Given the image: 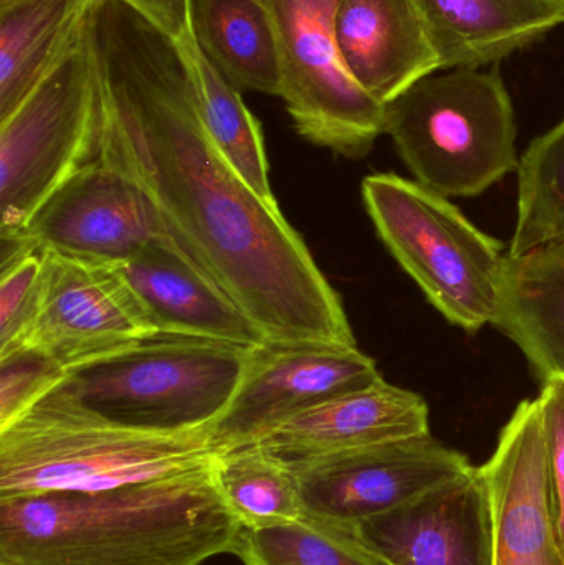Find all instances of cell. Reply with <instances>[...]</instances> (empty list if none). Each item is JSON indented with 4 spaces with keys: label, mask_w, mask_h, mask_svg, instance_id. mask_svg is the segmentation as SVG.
<instances>
[{
    "label": "cell",
    "mask_w": 564,
    "mask_h": 565,
    "mask_svg": "<svg viewBox=\"0 0 564 565\" xmlns=\"http://www.w3.org/2000/svg\"><path fill=\"white\" fill-rule=\"evenodd\" d=\"M492 326L519 345L542 384L564 379V244L507 254Z\"/></svg>",
    "instance_id": "19"
},
{
    "label": "cell",
    "mask_w": 564,
    "mask_h": 565,
    "mask_svg": "<svg viewBox=\"0 0 564 565\" xmlns=\"http://www.w3.org/2000/svg\"><path fill=\"white\" fill-rule=\"evenodd\" d=\"M195 40L238 92L281 96L280 50L264 0H192Z\"/></svg>",
    "instance_id": "21"
},
{
    "label": "cell",
    "mask_w": 564,
    "mask_h": 565,
    "mask_svg": "<svg viewBox=\"0 0 564 565\" xmlns=\"http://www.w3.org/2000/svg\"><path fill=\"white\" fill-rule=\"evenodd\" d=\"M251 351L211 339L149 335L70 369L42 402L136 430L211 427L231 404Z\"/></svg>",
    "instance_id": "4"
},
{
    "label": "cell",
    "mask_w": 564,
    "mask_h": 565,
    "mask_svg": "<svg viewBox=\"0 0 564 565\" xmlns=\"http://www.w3.org/2000/svg\"><path fill=\"white\" fill-rule=\"evenodd\" d=\"M42 252V298L25 344L70 371L156 334L116 265Z\"/></svg>",
    "instance_id": "12"
},
{
    "label": "cell",
    "mask_w": 564,
    "mask_h": 565,
    "mask_svg": "<svg viewBox=\"0 0 564 565\" xmlns=\"http://www.w3.org/2000/svg\"><path fill=\"white\" fill-rule=\"evenodd\" d=\"M440 70H480L564 25V0H413Z\"/></svg>",
    "instance_id": "18"
},
{
    "label": "cell",
    "mask_w": 564,
    "mask_h": 565,
    "mask_svg": "<svg viewBox=\"0 0 564 565\" xmlns=\"http://www.w3.org/2000/svg\"><path fill=\"white\" fill-rule=\"evenodd\" d=\"M353 527L387 565H493L492 514L479 468Z\"/></svg>",
    "instance_id": "14"
},
{
    "label": "cell",
    "mask_w": 564,
    "mask_h": 565,
    "mask_svg": "<svg viewBox=\"0 0 564 565\" xmlns=\"http://www.w3.org/2000/svg\"><path fill=\"white\" fill-rule=\"evenodd\" d=\"M234 556L244 565H387L353 526L307 513L287 523L242 527Z\"/></svg>",
    "instance_id": "24"
},
{
    "label": "cell",
    "mask_w": 564,
    "mask_h": 565,
    "mask_svg": "<svg viewBox=\"0 0 564 565\" xmlns=\"http://www.w3.org/2000/svg\"><path fill=\"white\" fill-rule=\"evenodd\" d=\"M88 36L102 102L98 158L141 188L185 257L268 341L358 345L304 238L209 138L182 45L121 0L95 3Z\"/></svg>",
    "instance_id": "1"
},
{
    "label": "cell",
    "mask_w": 564,
    "mask_h": 565,
    "mask_svg": "<svg viewBox=\"0 0 564 565\" xmlns=\"http://www.w3.org/2000/svg\"><path fill=\"white\" fill-rule=\"evenodd\" d=\"M211 473L242 527L287 523L305 514L290 467L258 444L215 451Z\"/></svg>",
    "instance_id": "23"
},
{
    "label": "cell",
    "mask_w": 564,
    "mask_h": 565,
    "mask_svg": "<svg viewBox=\"0 0 564 565\" xmlns=\"http://www.w3.org/2000/svg\"><path fill=\"white\" fill-rule=\"evenodd\" d=\"M211 427L148 431L36 404L0 430V501L98 493L201 470Z\"/></svg>",
    "instance_id": "3"
},
{
    "label": "cell",
    "mask_w": 564,
    "mask_h": 565,
    "mask_svg": "<svg viewBox=\"0 0 564 565\" xmlns=\"http://www.w3.org/2000/svg\"><path fill=\"white\" fill-rule=\"evenodd\" d=\"M285 463L305 513L348 526L404 507L476 468L430 434Z\"/></svg>",
    "instance_id": "10"
},
{
    "label": "cell",
    "mask_w": 564,
    "mask_h": 565,
    "mask_svg": "<svg viewBox=\"0 0 564 565\" xmlns=\"http://www.w3.org/2000/svg\"><path fill=\"white\" fill-rule=\"evenodd\" d=\"M98 0H23L0 10V122L39 86Z\"/></svg>",
    "instance_id": "20"
},
{
    "label": "cell",
    "mask_w": 564,
    "mask_h": 565,
    "mask_svg": "<svg viewBox=\"0 0 564 565\" xmlns=\"http://www.w3.org/2000/svg\"><path fill=\"white\" fill-rule=\"evenodd\" d=\"M19 2H23V0H0V10L9 9V7L15 6Z\"/></svg>",
    "instance_id": "30"
},
{
    "label": "cell",
    "mask_w": 564,
    "mask_h": 565,
    "mask_svg": "<svg viewBox=\"0 0 564 565\" xmlns=\"http://www.w3.org/2000/svg\"><path fill=\"white\" fill-rule=\"evenodd\" d=\"M241 533L211 463L98 493L0 501V565H202L235 554Z\"/></svg>",
    "instance_id": "2"
},
{
    "label": "cell",
    "mask_w": 564,
    "mask_h": 565,
    "mask_svg": "<svg viewBox=\"0 0 564 565\" xmlns=\"http://www.w3.org/2000/svg\"><path fill=\"white\" fill-rule=\"evenodd\" d=\"M517 172L519 205L509 255L564 244V119L529 146Z\"/></svg>",
    "instance_id": "25"
},
{
    "label": "cell",
    "mask_w": 564,
    "mask_h": 565,
    "mask_svg": "<svg viewBox=\"0 0 564 565\" xmlns=\"http://www.w3.org/2000/svg\"><path fill=\"white\" fill-rule=\"evenodd\" d=\"M539 401L549 451L553 518L564 557V379L545 382Z\"/></svg>",
    "instance_id": "28"
},
{
    "label": "cell",
    "mask_w": 564,
    "mask_h": 565,
    "mask_svg": "<svg viewBox=\"0 0 564 565\" xmlns=\"http://www.w3.org/2000/svg\"><path fill=\"white\" fill-rule=\"evenodd\" d=\"M411 174L444 198H476L519 169L512 98L497 70L426 76L386 105Z\"/></svg>",
    "instance_id": "5"
},
{
    "label": "cell",
    "mask_w": 564,
    "mask_h": 565,
    "mask_svg": "<svg viewBox=\"0 0 564 565\" xmlns=\"http://www.w3.org/2000/svg\"><path fill=\"white\" fill-rule=\"evenodd\" d=\"M88 19L65 55L0 122V235H22L39 209L98 158L102 102Z\"/></svg>",
    "instance_id": "7"
},
{
    "label": "cell",
    "mask_w": 564,
    "mask_h": 565,
    "mask_svg": "<svg viewBox=\"0 0 564 565\" xmlns=\"http://www.w3.org/2000/svg\"><path fill=\"white\" fill-rule=\"evenodd\" d=\"M194 75L199 115L222 158L265 201L278 204L272 192L260 122L235 89L202 53L199 43L182 46Z\"/></svg>",
    "instance_id": "22"
},
{
    "label": "cell",
    "mask_w": 564,
    "mask_h": 565,
    "mask_svg": "<svg viewBox=\"0 0 564 565\" xmlns=\"http://www.w3.org/2000/svg\"><path fill=\"white\" fill-rule=\"evenodd\" d=\"M479 473L492 514L493 565H564L539 398L517 407Z\"/></svg>",
    "instance_id": "13"
},
{
    "label": "cell",
    "mask_w": 564,
    "mask_h": 565,
    "mask_svg": "<svg viewBox=\"0 0 564 565\" xmlns=\"http://www.w3.org/2000/svg\"><path fill=\"white\" fill-rule=\"evenodd\" d=\"M43 252L0 271V354L25 344L42 298Z\"/></svg>",
    "instance_id": "27"
},
{
    "label": "cell",
    "mask_w": 564,
    "mask_h": 565,
    "mask_svg": "<svg viewBox=\"0 0 564 565\" xmlns=\"http://www.w3.org/2000/svg\"><path fill=\"white\" fill-rule=\"evenodd\" d=\"M68 375V369L35 344L0 354V430L22 418Z\"/></svg>",
    "instance_id": "26"
},
{
    "label": "cell",
    "mask_w": 564,
    "mask_h": 565,
    "mask_svg": "<svg viewBox=\"0 0 564 565\" xmlns=\"http://www.w3.org/2000/svg\"><path fill=\"white\" fill-rule=\"evenodd\" d=\"M116 268L156 334L211 339L245 349L268 341L241 306L172 242L151 245Z\"/></svg>",
    "instance_id": "15"
},
{
    "label": "cell",
    "mask_w": 564,
    "mask_h": 565,
    "mask_svg": "<svg viewBox=\"0 0 564 565\" xmlns=\"http://www.w3.org/2000/svg\"><path fill=\"white\" fill-rule=\"evenodd\" d=\"M22 235L40 250L102 265L125 264L161 242L175 244L141 188L99 158L75 172Z\"/></svg>",
    "instance_id": "11"
},
{
    "label": "cell",
    "mask_w": 564,
    "mask_h": 565,
    "mask_svg": "<svg viewBox=\"0 0 564 565\" xmlns=\"http://www.w3.org/2000/svg\"><path fill=\"white\" fill-rule=\"evenodd\" d=\"M179 45L198 43L192 26V0H121Z\"/></svg>",
    "instance_id": "29"
},
{
    "label": "cell",
    "mask_w": 564,
    "mask_h": 565,
    "mask_svg": "<svg viewBox=\"0 0 564 565\" xmlns=\"http://www.w3.org/2000/svg\"><path fill=\"white\" fill-rule=\"evenodd\" d=\"M358 345L272 342L251 351L241 384L211 425L215 450L258 444L294 418L381 381Z\"/></svg>",
    "instance_id": "9"
},
{
    "label": "cell",
    "mask_w": 564,
    "mask_h": 565,
    "mask_svg": "<svg viewBox=\"0 0 564 565\" xmlns=\"http://www.w3.org/2000/svg\"><path fill=\"white\" fill-rule=\"evenodd\" d=\"M341 0H264L280 50L281 96L301 138L350 159L386 135V105L348 73L337 40Z\"/></svg>",
    "instance_id": "8"
},
{
    "label": "cell",
    "mask_w": 564,
    "mask_h": 565,
    "mask_svg": "<svg viewBox=\"0 0 564 565\" xmlns=\"http://www.w3.org/2000/svg\"><path fill=\"white\" fill-rule=\"evenodd\" d=\"M429 434L426 401L381 379L294 418L258 445L280 460L297 461Z\"/></svg>",
    "instance_id": "16"
},
{
    "label": "cell",
    "mask_w": 564,
    "mask_h": 565,
    "mask_svg": "<svg viewBox=\"0 0 564 565\" xmlns=\"http://www.w3.org/2000/svg\"><path fill=\"white\" fill-rule=\"evenodd\" d=\"M337 40L348 73L383 105L440 70L413 0H341Z\"/></svg>",
    "instance_id": "17"
},
{
    "label": "cell",
    "mask_w": 564,
    "mask_h": 565,
    "mask_svg": "<svg viewBox=\"0 0 564 565\" xmlns=\"http://www.w3.org/2000/svg\"><path fill=\"white\" fill-rule=\"evenodd\" d=\"M361 189L377 235L430 305L467 332L492 324L507 258L502 244L419 182L373 174Z\"/></svg>",
    "instance_id": "6"
}]
</instances>
